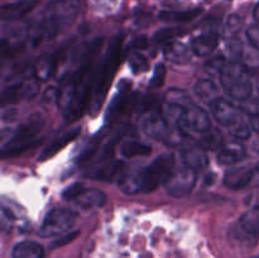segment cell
Returning a JSON list of instances; mask_svg holds the SVG:
<instances>
[{
    "label": "cell",
    "instance_id": "6da1fadb",
    "mask_svg": "<svg viewBox=\"0 0 259 258\" xmlns=\"http://www.w3.org/2000/svg\"><path fill=\"white\" fill-rule=\"evenodd\" d=\"M123 38L116 37L114 42L109 47L108 53H106L104 62L101 65L100 72L95 76V83H94L93 96H91L90 104V114L93 116H96L100 111L101 105L106 98L110 83L113 81L114 75L118 70L119 65L121 61V55H123Z\"/></svg>",
    "mask_w": 259,
    "mask_h": 258
},
{
    "label": "cell",
    "instance_id": "7a4b0ae2",
    "mask_svg": "<svg viewBox=\"0 0 259 258\" xmlns=\"http://www.w3.org/2000/svg\"><path fill=\"white\" fill-rule=\"evenodd\" d=\"M224 90L238 101H245L252 96L253 85L247 68L239 62H227L220 72Z\"/></svg>",
    "mask_w": 259,
    "mask_h": 258
},
{
    "label": "cell",
    "instance_id": "3957f363",
    "mask_svg": "<svg viewBox=\"0 0 259 258\" xmlns=\"http://www.w3.org/2000/svg\"><path fill=\"white\" fill-rule=\"evenodd\" d=\"M80 2L78 0H53L48 5L43 19V32L48 37L57 34L63 24H67L77 13Z\"/></svg>",
    "mask_w": 259,
    "mask_h": 258
},
{
    "label": "cell",
    "instance_id": "277c9868",
    "mask_svg": "<svg viewBox=\"0 0 259 258\" xmlns=\"http://www.w3.org/2000/svg\"><path fill=\"white\" fill-rule=\"evenodd\" d=\"M174 171V157L171 154L158 156L147 168L142 169L143 192H151L167 181Z\"/></svg>",
    "mask_w": 259,
    "mask_h": 258
},
{
    "label": "cell",
    "instance_id": "5b68a950",
    "mask_svg": "<svg viewBox=\"0 0 259 258\" xmlns=\"http://www.w3.org/2000/svg\"><path fill=\"white\" fill-rule=\"evenodd\" d=\"M77 219V214L70 209H53L46 215L38 234L40 237H55L66 234Z\"/></svg>",
    "mask_w": 259,
    "mask_h": 258
},
{
    "label": "cell",
    "instance_id": "8992f818",
    "mask_svg": "<svg viewBox=\"0 0 259 258\" xmlns=\"http://www.w3.org/2000/svg\"><path fill=\"white\" fill-rule=\"evenodd\" d=\"M196 171L190 167L184 166L181 168L174 169L164 182L168 195L174 197H184L192 191L196 185Z\"/></svg>",
    "mask_w": 259,
    "mask_h": 258
},
{
    "label": "cell",
    "instance_id": "52a82bcc",
    "mask_svg": "<svg viewBox=\"0 0 259 258\" xmlns=\"http://www.w3.org/2000/svg\"><path fill=\"white\" fill-rule=\"evenodd\" d=\"M94 83H95V76L93 75H89L86 80L81 83L72 103L68 105V108L63 113V118L67 123L77 120L85 113L89 101L91 100V96H93Z\"/></svg>",
    "mask_w": 259,
    "mask_h": 258
},
{
    "label": "cell",
    "instance_id": "ba28073f",
    "mask_svg": "<svg viewBox=\"0 0 259 258\" xmlns=\"http://www.w3.org/2000/svg\"><path fill=\"white\" fill-rule=\"evenodd\" d=\"M179 126L185 132L186 129H192V131L205 133L211 129V120L204 109L192 104L184 110Z\"/></svg>",
    "mask_w": 259,
    "mask_h": 258
},
{
    "label": "cell",
    "instance_id": "9c48e42d",
    "mask_svg": "<svg viewBox=\"0 0 259 258\" xmlns=\"http://www.w3.org/2000/svg\"><path fill=\"white\" fill-rule=\"evenodd\" d=\"M142 129L151 138L163 139V141H166L169 131L166 118L158 110L144 113L143 119H142Z\"/></svg>",
    "mask_w": 259,
    "mask_h": 258
},
{
    "label": "cell",
    "instance_id": "30bf717a",
    "mask_svg": "<svg viewBox=\"0 0 259 258\" xmlns=\"http://www.w3.org/2000/svg\"><path fill=\"white\" fill-rule=\"evenodd\" d=\"M43 124H45V121H43L42 116L39 114H34L17 129L14 136L9 139V142L5 146H13V144L34 141L35 136L42 131Z\"/></svg>",
    "mask_w": 259,
    "mask_h": 258
},
{
    "label": "cell",
    "instance_id": "8fae6325",
    "mask_svg": "<svg viewBox=\"0 0 259 258\" xmlns=\"http://www.w3.org/2000/svg\"><path fill=\"white\" fill-rule=\"evenodd\" d=\"M38 91H39L38 81H23V82L14 83L3 91L2 104L7 105L19 101L23 98H33L37 95Z\"/></svg>",
    "mask_w": 259,
    "mask_h": 258
},
{
    "label": "cell",
    "instance_id": "7c38bea8",
    "mask_svg": "<svg viewBox=\"0 0 259 258\" xmlns=\"http://www.w3.org/2000/svg\"><path fill=\"white\" fill-rule=\"evenodd\" d=\"M211 111L219 124L224 126H232L240 120V110L230 101L225 99H218L211 104Z\"/></svg>",
    "mask_w": 259,
    "mask_h": 258
},
{
    "label": "cell",
    "instance_id": "4fadbf2b",
    "mask_svg": "<svg viewBox=\"0 0 259 258\" xmlns=\"http://www.w3.org/2000/svg\"><path fill=\"white\" fill-rule=\"evenodd\" d=\"M253 167L243 166L234 167L225 174L224 184L229 189L239 190L245 186H249L250 179H252Z\"/></svg>",
    "mask_w": 259,
    "mask_h": 258
},
{
    "label": "cell",
    "instance_id": "5bb4252c",
    "mask_svg": "<svg viewBox=\"0 0 259 258\" xmlns=\"http://www.w3.org/2000/svg\"><path fill=\"white\" fill-rule=\"evenodd\" d=\"M181 158L184 162V166L190 167V168L195 169H201L207 166V156L205 149L201 146H195L185 148L181 152Z\"/></svg>",
    "mask_w": 259,
    "mask_h": 258
},
{
    "label": "cell",
    "instance_id": "9a60e30c",
    "mask_svg": "<svg viewBox=\"0 0 259 258\" xmlns=\"http://www.w3.org/2000/svg\"><path fill=\"white\" fill-rule=\"evenodd\" d=\"M163 55L167 61L176 65H187L191 62V51L180 42L167 43L163 50Z\"/></svg>",
    "mask_w": 259,
    "mask_h": 258
},
{
    "label": "cell",
    "instance_id": "2e32d148",
    "mask_svg": "<svg viewBox=\"0 0 259 258\" xmlns=\"http://www.w3.org/2000/svg\"><path fill=\"white\" fill-rule=\"evenodd\" d=\"M245 157V148L238 142H232L222 147L218 154V162L224 166H232L237 162L242 161Z\"/></svg>",
    "mask_w": 259,
    "mask_h": 258
},
{
    "label": "cell",
    "instance_id": "e0dca14e",
    "mask_svg": "<svg viewBox=\"0 0 259 258\" xmlns=\"http://www.w3.org/2000/svg\"><path fill=\"white\" fill-rule=\"evenodd\" d=\"M219 45V38L212 33H206L194 38L191 42L192 52L199 57H207L217 50Z\"/></svg>",
    "mask_w": 259,
    "mask_h": 258
},
{
    "label": "cell",
    "instance_id": "ac0fdd59",
    "mask_svg": "<svg viewBox=\"0 0 259 258\" xmlns=\"http://www.w3.org/2000/svg\"><path fill=\"white\" fill-rule=\"evenodd\" d=\"M57 70V61L52 56L39 57L33 65V76L37 81H48Z\"/></svg>",
    "mask_w": 259,
    "mask_h": 258
},
{
    "label": "cell",
    "instance_id": "d6986e66",
    "mask_svg": "<svg viewBox=\"0 0 259 258\" xmlns=\"http://www.w3.org/2000/svg\"><path fill=\"white\" fill-rule=\"evenodd\" d=\"M80 132H81V128H75V129H71L70 132L65 133L63 136L58 137L56 141H53L52 143L48 144V146L43 149L42 153L39 154V161H46V159L55 156V154L57 153V152H60L63 147H66L68 143L75 141V139L78 137V134H80Z\"/></svg>",
    "mask_w": 259,
    "mask_h": 258
},
{
    "label": "cell",
    "instance_id": "ffe728a7",
    "mask_svg": "<svg viewBox=\"0 0 259 258\" xmlns=\"http://www.w3.org/2000/svg\"><path fill=\"white\" fill-rule=\"evenodd\" d=\"M37 4V0H25L18 2L14 4L4 5L2 9V17L4 20H17L32 12L33 8Z\"/></svg>",
    "mask_w": 259,
    "mask_h": 258
},
{
    "label": "cell",
    "instance_id": "44dd1931",
    "mask_svg": "<svg viewBox=\"0 0 259 258\" xmlns=\"http://www.w3.org/2000/svg\"><path fill=\"white\" fill-rule=\"evenodd\" d=\"M106 196L104 192H101L100 190H85L77 199L75 200V202L77 204V206H80L81 209H95V207H100L105 204Z\"/></svg>",
    "mask_w": 259,
    "mask_h": 258
},
{
    "label": "cell",
    "instance_id": "7402d4cb",
    "mask_svg": "<svg viewBox=\"0 0 259 258\" xmlns=\"http://www.w3.org/2000/svg\"><path fill=\"white\" fill-rule=\"evenodd\" d=\"M45 249L39 243L30 242H20L13 248L12 258H43Z\"/></svg>",
    "mask_w": 259,
    "mask_h": 258
},
{
    "label": "cell",
    "instance_id": "603a6c76",
    "mask_svg": "<svg viewBox=\"0 0 259 258\" xmlns=\"http://www.w3.org/2000/svg\"><path fill=\"white\" fill-rule=\"evenodd\" d=\"M194 91L197 98L206 101V103L212 104L215 100L219 99V90H218L217 85L209 78L197 80V82L194 86Z\"/></svg>",
    "mask_w": 259,
    "mask_h": 258
},
{
    "label": "cell",
    "instance_id": "cb8c5ba5",
    "mask_svg": "<svg viewBox=\"0 0 259 258\" xmlns=\"http://www.w3.org/2000/svg\"><path fill=\"white\" fill-rule=\"evenodd\" d=\"M125 167V163L120 159H115V161H111L105 163L104 166H101L100 168L96 169L95 174H93L91 176L94 179L99 180V181H113L115 180L119 175L121 174L123 168Z\"/></svg>",
    "mask_w": 259,
    "mask_h": 258
},
{
    "label": "cell",
    "instance_id": "d4e9b609",
    "mask_svg": "<svg viewBox=\"0 0 259 258\" xmlns=\"http://www.w3.org/2000/svg\"><path fill=\"white\" fill-rule=\"evenodd\" d=\"M240 228L248 235H259V206L252 207L247 210L244 214L240 217L239 220Z\"/></svg>",
    "mask_w": 259,
    "mask_h": 258
},
{
    "label": "cell",
    "instance_id": "484cf974",
    "mask_svg": "<svg viewBox=\"0 0 259 258\" xmlns=\"http://www.w3.org/2000/svg\"><path fill=\"white\" fill-rule=\"evenodd\" d=\"M119 187L125 194H137L143 189V181H142V171L134 172V174L124 175L118 181Z\"/></svg>",
    "mask_w": 259,
    "mask_h": 258
},
{
    "label": "cell",
    "instance_id": "4316f807",
    "mask_svg": "<svg viewBox=\"0 0 259 258\" xmlns=\"http://www.w3.org/2000/svg\"><path fill=\"white\" fill-rule=\"evenodd\" d=\"M121 154L126 158H133L137 156H148L152 153V148L147 144L139 141H126L124 142L120 148Z\"/></svg>",
    "mask_w": 259,
    "mask_h": 258
},
{
    "label": "cell",
    "instance_id": "83f0119b",
    "mask_svg": "<svg viewBox=\"0 0 259 258\" xmlns=\"http://www.w3.org/2000/svg\"><path fill=\"white\" fill-rule=\"evenodd\" d=\"M223 144H224V137L217 129H210V131L205 132L204 136L201 137L200 141V146L205 149V151H215V149H222Z\"/></svg>",
    "mask_w": 259,
    "mask_h": 258
},
{
    "label": "cell",
    "instance_id": "f1b7e54d",
    "mask_svg": "<svg viewBox=\"0 0 259 258\" xmlns=\"http://www.w3.org/2000/svg\"><path fill=\"white\" fill-rule=\"evenodd\" d=\"M131 96H128L126 94H121L119 96H116L113 100V103L109 106V110L106 113V120L110 121L114 119L118 118L120 114H123L125 111V109L128 108V104L131 101Z\"/></svg>",
    "mask_w": 259,
    "mask_h": 258
},
{
    "label": "cell",
    "instance_id": "f546056e",
    "mask_svg": "<svg viewBox=\"0 0 259 258\" xmlns=\"http://www.w3.org/2000/svg\"><path fill=\"white\" fill-rule=\"evenodd\" d=\"M201 13V9L184 10V12H161L159 13V19L164 22H189L196 18Z\"/></svg>",
    "mask_w": 259,
    "mask_h": 258
},
{
    "label": "cell",
    "instance_id": "4dcf8cb0",
    "mask_svg": "<svg viewBox=\"0 0 259 258\" xmlns=\"http://www.w3.org/2000/svg\"><path fill=\"white\" fill-rule=\"evenodd\" d=\"M104 132H100L99 134H96L93 139L88 143V146L85 147V149L82 151V153L77 157V163L78 164H85L88 163L89 161H91L94 156H95L96 152L100 148V143L104 138Z\"/></svg>",
    "mask_w": 259,
    "mask_h": 258
},
{
    "label": "cell",
    "instance_id": "1f68e13d",
    "mask_svg": "<svg viewBox=\"0 0 259 258\" xmlns=\"http://www.w3.org/2000/svg\"><path fill=\"white\" fill-rule=\"evenodd\" d=\"M166 101L167 104L180 106V108L184 109L192 105L191 96H190L186 91L180 90V89H172V90H169L168 93L166 94Z\"/></svg>",
    "mask_w": 259,
    "mask_h": 258
},
{
    "label": "cell",
    "instance_id": "d6a6232c",
    "mask_svg": "<svg viewBox=\"0 0 259 258\" xmlns=\"http://www.w3.org/2000/svg\"><path fill=\"white\" fill-rule=\"evenodd\" d=\"M129 66L134 73L146 72L149 70V62L142 53L134 52L129 56Z\"/></svg>",
    "mask_w": 259,
    "mask_h": 258
},
{
    "label": "cell",
    "instance_id": "836d02e7",
    "mask_svg": "<svg viewBox=\"0 0 259 258\" xmlns=\"http://www.w3.org/2000/svg\"><path fill=\"white\" fill-rule=\"evenodd\" d=\"M164 78H166V66L163 63H158L153 71V76L149 82V86L153 89H158L163 86Z\"/></svg>",
    "mask_w": 259,
    "mask_h": 258
},
{
    "label": "cell",
    "instance_id": "e575fe53",
    "mask_svg": "<svg viewBox=\"0 0 259 258\" xmlns=\"http://www.w3.org/2000/svg\"><path fill=\"white\" fill-rule=\"evenodd\" d=\"M182 33H184V30L181 28H163L154 34V39L159 43L167 42V40L172 39L177 35H181Z\"/></svg>",
    "mask_w": 259,
    "mask_h": 258
},
{
    "label": "cell",
    "instance_id": "d590c367",
    "mask_svg": "<svg viewBox=\"0 0 259 258\" xmlns=\"http://www.w3.org/2000/svg\"><path fill=\"white\" fill-rule=\"evenodd\" d=\"M227 61H225L224 57H215L212 60L207 61L205 63V71L210 75H214V76H220V72H222L223 67L225 66Z\"/></svg>",
    "mask_w": 259,
    "mask_h": 258
},
{
    "label": "cell",
    "instance_id": "8d00e7d4",
    "mask_svg": "<svg viewBox=\"0 0 259 258\" xmlns=\"http://www.w3.org/2000/svg\"><path fill=\"white\" fill-rule=\"evenodd\" d=\"M230 133L238 139H248L250 137V134H252V132H250V128L248 126V124L239 120L234 125L230 126Z\"/></svg>",
    "mask_w": 259,
    "mask_h": 258
},
{
    "label": "cell",
    "instance_id": "74e56055",
    "mask_svg": "<svg viewBox=\"0 0 259 258\" xmlns=\"http://www.w3.org/2000/svg\"><path fill=\"white\" fill-rule=\"evenodd\" d=\"M85 186H83V184H80V182H76V184L71 185V186H68L67 189L63 191V199L67 200V201H75L76 199H77L78 196H80L81 194H82L83 191H85Z\"/></svg>",
    "mask_w": 259,
    "mask_h": 258
},
{
    "label": "cell",
    "instance_id": "f35d334b",
    "mask_svg": "<svg viewBox=\"0 0 259 258\" xmlns=\"http://www.w3.org/2000/svg\"><path fill=\"white\" fill-rule=\"evenodd\" d=\"M123 134H124V131L118 132V133H116L115 136H114L113 138H111L110 141H109L108 143L105 144V147H104V148H103V152H101V158H103V159L110 158L111 154L114 153V148H115L116 143H118L119 139H120L121 137H123Z\"/></svg>",
    "mask_w": 259,
    "mask_h": 258
},
{
    "label": "cell",
    "instance_id": "ab89813d",
    "mask_svg": "<svg viewBox=\"0 0 259 258\" xmlns=\"http://www.w3.org/2000/svg\"><path fill=\"white\" fill-rule=\"evenodd\" d=\"M242 109L245 113L250 114V115H258L259 114V96L252 98L250 96L248 100L243 101Z\"/></svg>",
    "mask_w": 259,
    "mask_h": 258
},
{
    "label": "cell",
    "instance_id": "60d3db41",
    "mask_svg": "<svg viewBox=\"0 0 259 258\" xmlns=\"http://www.w3.org/2000/svg\"><path fill=\"white\" fill-rule=\"evenodd\" d=\"M248 40L252 43L253 47L259 50V25H252L247 29Z\"/></svg>",
    "mask_w": 259,
    "mask_h": 258
},
{
    "label": "cell",
    "instance_id": "b9f144b4",
    "mask_svg": "<svg viewBox=\"0 0 259 258\" xmlns=\"http://www.w3.org/2000/svg\"><path fill=\"white\" fill-rule=\"evenodd\" d=\"M55 100H58V90H56L55 88H48L43 94V104H51Z\"/></svg>",
    "mask_w": 259,
    "mask_h": 258
},
{
    "label": "cell",
    "instance_id": "7bdbcfd3",
    "mask_svg": "<svg viewBox=\"0 0 259 258\" xmlns=\"http://www.w3.org/2000/svg\"><path fill=\"white\" fill-rule=\"evenodd\" d=\"M77 235H78V232L66 233V234L63 235L62 238H60V239H57L55 243H53V247H61V245L67 244V243H70L71 240L75 239V238L77 237Z\"/></svg>",
    "mask_w": 259,
    "mask_h": 258
},
{
    "label": "cell",
    "instance_id": "ee69618b",
    "mask_svg": "<svg viewBox=\"0 0 259 258\" xmlns=\"http://www.w3.org/2000/svg\"><path fill=\"white\" fill-rule=\"evenodd\" d=\"M249 186H252V187H259V163L257 164V166L253 167L252 179H250Z\"/></svg>",
    "mask_w": 259,
    "mask_h": 258
},
{
    "label": "cell",
    "instance_id": "f6af8a7d",
    "mask_svg": "<svg viewBox=\"0 0 259 258\" xmlns=\"http://www.w3.org/2000/svg\"><path fill=\"white\" fill-rule=\"evenodd\" d=\"M250 126L254 132H257L259 134V114L258 115H252V119H250Z\"/></svg>",
    "mask_w": 259,
    "mask_h": 258
},
{
    "label": "cell",
    "instance_id": "bcb514c9",
    "mask_svg": "<svg viewBox=\"0 0 259 258\" xmlns=\"http://www.w3.org/2000/svg\"><path fill=\"white\" fill-rule=\"evenodd\" d=\"M240 23V19L239 18L237 17V15H232V17L229 18V20H228V24H229V27L232 28H235V27H238V24H239Z\"/></svg>",
    "mask_w": 259,
    "mask_h": 258
},
{
    "label": "cell",
    "instance_id": "7dc6e473",
    "mask_svg": "<svg viewBox=\"0 0 259 258\" xmlns=\"http://www.w3.org/2000/svg\"><path fill=\"white\" fill-rule=\"evenodd\" d=\"M254 18L259 22V4L255 5L254 8Z\"/></svg>",
    "mask_w": 259,
    "mask_h": 258
},
{
    "label": "cell",
    "instance_id": "c3c4849f",
    "mask_svg": "<svg viewBox=\"0 0 259 258\" xmlns=\"http://www.w3.org/2000/svg\"><path fill=\"white\" fill-rule=\"evenodd\" d=\"M253 149H254V151L257 152V153H259V139H257V141H255L254 143H253Z\"/></svg>",
    "mask_w": 259,
    "mask_h": 258
},
{
    "label": "cell",
    "instance_id": "681fc988",
    "mask_svg": "<svg viewBox=\"0 0 259 258\" xmlns=\"http://www.w3.org/2000/svg\"><path fill=\"white\" fill-rule=\"evenodd\" d=\"M250 258H259V255H255V257H250Z\"/></svg>",
    "mask_w": 259,
    "mask_h": 258
},
{
    "label": "cell",
    "instance_id": "f907efd6",
    "mask_svg": "<svg viewBox=\"0 0 259 258\" xmlns=\"http://www.w3.org/2000/svg\"><path fill=\"white\" fill-rule=\"evenodd\" d=\"M258 206H259V204H258Z\"/></svg>",
    "mask_w": 259,
    "mask_h": 258
}]
</instances>
